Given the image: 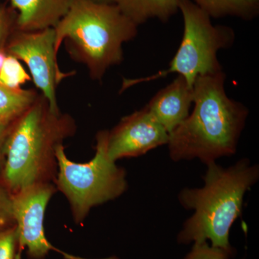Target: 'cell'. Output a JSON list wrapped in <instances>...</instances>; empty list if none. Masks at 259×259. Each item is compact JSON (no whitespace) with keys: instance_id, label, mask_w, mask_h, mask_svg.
Masks as SVG:
<instances>
[{"instance_id":"15","label":"cell","mask_w":259,"mask_h":259,"mask_svg":"<svg viewBox=\"0 0 259 259\" xmlns=\"http://www.w3.org/2000/svg\"><path fill=\"white\" fill-rule=\"evenodd\" d=\"M30 80L31 76L24 69L20 61L14 56H7L0 69V82L9 88L20 89Z\"/></svg>"},{"instance_id":"8","label":"cell","mask_w":259,"mask_h":259,"mask_svg":"<svg viewBox=\"0 0 259 259\" xmlns=\"http://www.w3.org/2000/svg\"><path fill=\"white\" fill-rule=\"evenodd\" d=\"M56 190L54 183H37L11 194L19 250L27 249L31 259H44L51 250L61 253L65 259H87L58 249L46 236L44 216L48 204Z\"/></svg>"},{"instance_id":"22","label":"cell","mask_w":259,"mask_h":259,"mask_svg":"<svg viewBox=\"0 0 259 259\" xmlns=\"http://www.w3.org/2000/svg\"><path fill=\"white\" fill-rule=\"evenodd\" d=\"M7 56H8V54H7L6 51H5V49L0 50V69H1L2 66H3V63H4Z\"/></svg>"},{"instance_id":"19","label":"cell","mask_w":259,"mask_h":259,"mask_svg":"<svg viewBox=\"0 0 259 259\" xmlns=\"http://www.w3.org/2000/svg\"><path fill=\"white\" fill-rule=\"evenodd\" d=\"M15 225L11 194L0 183V231Z\"/></svg>"},{"instance_id":"17","label":"cell","mask_w":259,"mask_h":259,"mask_svg":"<svg viewBox=\"0 0 259 259\" xmlns=\"http://www.w3.org/2000/svg\"><path fill=\"white\" fill-rule=\"evenodd\" d=\"M16 226L0 231V259H20Z\"/></svg>"},{"instance_id":"5","label":"cell","mask_w":259,"mask_h":259,"mask_svg":"<svg viewBox=\"0 0 259 259\" xmlns=\"http://www.w3.org/2000/svg\"><path fill=\"white\" fill-rule=\"evenodd\" d=\"M108 131L96 136V152L87 163L71 161L65 153L64 145L56 149L57 175L56 190L69 201L75 222L84 221L91 209L114 200L127 190L126 172L107 156Z\"/></svg>"},{"instance_id":"7","label":"cell","mask_w":259,"mask_h":259,"mask_svg":"<svg viewBox=\"0 0 259 259\" xmlns=\"http://www.w3.org/2000/svg\"><path fill=\"white\" fill-rule=\"evenodd\" d=\"M55 30L47 28L36 31L17 29L5 47L13 56L28 66L31 79L41 95L47 98L51 110L61 111L56 99V89L62 80L74 73L61 71L55 47Z\"/></svg>"},{"instance_id":"1","label":"cell","mask_w":259,"mask_h":259,"mask_svg":"<svg viewBox=\"0 0 259 259\" xmlns=\"http://www.w3.org/2000/svg\"><path fill=\"white\" fill-rule=\"evenodd\" d=\"M224 71L197 78L193 112L169 134L174 161L198 158L206 165L234 154L249 110L227 95Z\"/></svg>"},{"instance_id":"4","label":"cell","mask_w":259,"mask_h":259,"mask_svg":"<svg viewBox=\"0 0 259 259\" xmlns=\"http://www.w3.org/2000/svg\"><path fill=\"white\" fill-rule=\"evenodd\" d=\"M138 25L117 5L71 0L69 11L54 28L59 53L65 42L70 57L101 81L107 70L123 61L122 46L138 34Z\"/></svg>"},{"instance_id":"10","label":"cell","mask_w":259,"mask_h":259,"mask_svg":"<svg viewBox=\"0 0 259 259\" xmlns=\"http://www.w3.org/2000/svg\"><path fill=\"white\" fill-rule=\"evenodd\" d=\"M192 103L193 87L177 75L176 79L158 91L145 107L170 134L190 115Z\"/></svg>"},{"instance_id":"9","label":"cell","mask_w":259,"mask_h":259,"mask_svg":"<svg viewBox=\"0 0 259 259\" xmlns=\"http://www.w3.org/2000/svg\"><path fill=\"white\" fill-rule=\"evenodd\" d=\"M169 134L146 107L121 119L108 131L107 153L112 161L138 157L168 144Z\"/></svg>"},{"instance_id":"2","label":"cell","mask_w":259,"mask_h":259,"mask_svg":"<svg viewBox=\"0 0 259 259\" xmlns=\"http://www.w3.org/2000/svg\"><path fill=\"white\" fill-rule=\"evenodd\" d=\"M76 132L74 119L51 110L47 98L39 94L8 127L1 185L13 194L34 184H54L56 148Z\"/></svg>"},{"instance_id":"13","label":"cell","mask_w":259,"mask_h":259,"mask_svg":"<svg viewBox=\"0 0 259 259\" xmlns=\"http://www.w3.org/2000/svg\"><path fill=\"white\" fill-rule=\"evenodd\" d=\"M34 90L12 89L0 82V125H10L36 100Z\"/></svg>"},{"instance_id":"6","label":"cell","mask_w":259,"mask_h":259,"mask_svg":"<svg viewBox=\"0 0 259 259\" xmlns=\"http://www.w3.org/2000/svg\"><path fill=\"white\" fill-rule=\"evenodd\" d=\"M184 18V33L180 47L168 67L156 74L136 79H124L121 91L134 85L155 81L175 74L193 87L197 77L223 71L218 53L235 41L234 30L224 25H214L210 17L192 0H178Z\"/></svg>"},{"instance_id":"21","label":"cell","mask_w":259,"mask_h":259,"mask_svg":"<svg viewBox=\"0 0 259 259\" xmlns=\"http://www.w3.org/2000/svg\"><path fill=\"white\" fill-rule=\"evenodd\" d=\"M90 1L99 3V4L114 5L116 4L117 0H90Z\"/></svg>"},{"instance_id":"11","label":"cell","mask_w":259,"mask_h":259,"mask_svg":"<svg viewBox=\"0 0 259 259\" xmlns=\"http://www.w3.org/2000/svg\"><path fill=\"white\" fill-rule=\"evenodd\" d=\"M18 13L17 27L23 31L54 28L69 11L71 0H10Z\"/></svg>"},{"instance_id":"3","label":"cell","mask_w":259,"mask_h":259,"mask_svg":"<svg viewBox=\"0 0 259 259\" xmlns=\"http://www.w3.org/2000/svg\"><path fill=\"white\" fill-rule=\"evenodd\" d=\"M201 188H185L179 200L185 209H193L178 236L180 243H203L233 253L229 243L231 226L241 216L247 190L256 183L259 168L242 159L234 166L223 168L215 162L208 163Z\"/></svg>"},{"instance_id":"18","label":"cell","mask_w":259,"mask_h":259,"mask_svg":"<svg viewBox=\"0 0 259 259\" xmlns=\"http://www.w3.org/2000/svg\"><path fill=\"white\" fill-rule=\"evenodd\" d=\"M233 253L221 248L209 246L207 241L194 243L190 253L184 259H228Z\"/></svg>"},{"instance_id":"20","label":"cell","mask_w":259,"mask_h":259,"mask_svg":"<svg viewBox=\"0 0 259 259\" xmlns=\"http://www.w3.org/2000/svg\"><path fill=\"white\" fill-rule=\"evenodd\" d=\"M9 125H0V175L5 163V148Z\"/></svg>"},{"instance_id":"16","label":"cell","mask_w":259,"mask_h":259,"mask_svg":"<svg viewBox=\"0 0 259 259\" xmlns=\"http://www.w3.org/2000/svg\"><path fill=\"white\" fill-rule=\"evenodd\" d=\"M18 13L11 6L1 4L0 0V50L5 49L17 27Z\"/></svg>"},{"instance_id":"12","label":"cell","mask_w":259,"mask_h":259,"mask_svg":"<svg viewBox=\"0 0 259 259\" xmlns=\"http://www.w3.org/2000/svg\"><path fill=\"white\" fill-rule=\"evenodd\" d=\"M116 5L138 26L152 18L165 23L179 10L178 0H117Z\"/></svg>"},{"instance_id":"14","label":"cell","mask_w":259,"mask_h":259,"mask_svg":"<svg viewBox=\"0 0 259 259\" xmlns=\"http://www.w3.org/2000/svg\"><path fill=\"white\" fill-rule=\"evenodd\" d=\"M210 18L237 17L245 20L255 18L259 12V0H192Z\"/></svg>"}]
</instances>
